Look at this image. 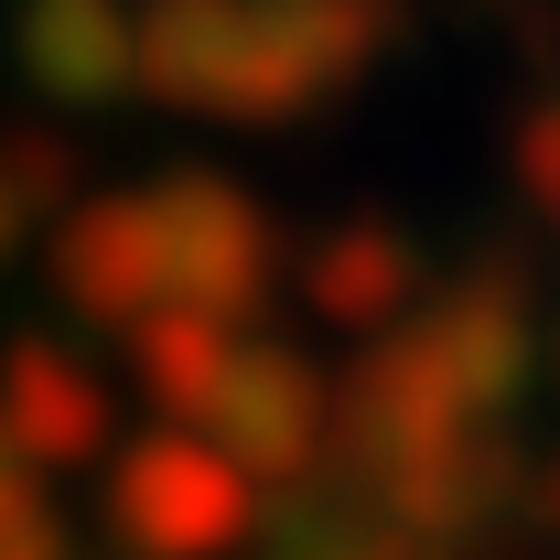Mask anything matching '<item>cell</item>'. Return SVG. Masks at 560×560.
<instances>
[{"label": "cell", "instance_id": "30bf717a", "mask_svg": "<svg viewBox=\"0 0 560 560\" xmlns=\"http://www.w3.org/2000/svg\"><path fill=\"white\" fill-rule=\"evenodd\" d=\"M517 184H528V206L560 226V97H539V108L517 119Z\"/></svg>", "mask_w": 560, "mask_h": 560}, {"label": "cell", "instance_id": "6da1fadb", "mask_svg": "<svg viewBox=\"0 0 560 560\" xmlns=\"http://www.w3.org/2000/svg\"><path fill=\"white\" fill-rule=\"evenodd\" d=\"M44 270L97 335H140L162 313H259V291L280 280V226L226 173H151L75 195L44 237Z\"/></svg>", "mask_w": 560, "mask_h": 560}, {"label": "cell", "instance_id": "8fae6325", "mask_svg": "<svg viewBox=\"0 0 560 560\" xmlns=\"http://www.w3.org/2000/svg\"><path fill=\"white\" fill-rule=\"evenodd\" d=\"M55 517V495H44V464L0 431V539H22V528H44Z\"/></svg>", "mask_w": 560, "mask_h": 560}, {"label": "cell", "instance_id": "277c9868", "mask_svg": "<svg viewBox=\"0 0 560 560\" xmlns=\"http://www.w3.org/2000/svg\"><path fill=\"white\" fill-rule=\"evenodd\" d=\"M108 539L130 560H237L270 539V486L206 431L162 420L108 453Z\"/></svg>", "mask_w": 560, "mask_h": 560}, {"label": "cell", "instance_id": "3957f363", "mask_svg": "<svg viewBox=\"0 0 560 560\" xmlns=\"http://www.w3.org/2000/svg\"><path fill=\"white\" fill-rule=\"evenodd\" d=\"M119 346H130V377L151 388V410L206 431L215 453H237L270 495L324 486L335 377L291 335H270L259 313H162V324H140Z\"/></svg>", "mask_w": 560, "mask_h": 560}, {"label": "cell", "instance_id": "8992f818", "mask_svg": "<svg viewBox=\"0 0 560 560\" xmlns=\"http://www.w3.org/2000/svg\"><path fill=\"white\" fill-rule=\"evenodd\" d=\"M11 55L33 75V97H55V108L140 97V0H22Z\"/></svg>", "mask_w": 560, "mask_h": 560}, {"label": "cell", "instance_id": "7a4b0ae2", "mask_svg": "<svg viewBox=\"0 0 560 560\" xmlns=\"http://www.w3.org/2000/svg\"><path fill=\"white\" fill-rule=\"evenodd\" d=\"M410 0H140V97L280 130L355 97L399 55Z\"/></svg>", "mask_w": 560, "mask_h": 560}, {"label": "cell", "instance_id": "52a82bcc", "mask_svg": "<svg viewBox=\"0 0 560 560\" xmlns=\"http://www.w3.org/2000/svg\"><path fill=\"white\" fill-rule=\"evenodd\" d=\"M0 431L44 464V475H66V464H97L108 453V431H119V399H108V377L66 355L55 335H22V346L0 355Z\"/></svg>", "mask_w": 560, "mask_h": 560}, {"label": "cell", "instance_id": "7c38bea8", "mask_svg": "<svg viewBox=\"0 0 560 560\" xmlns=\"http://www.w3.org/2000/svg\"><path fill=\"white\" fill-rule=\"evenodd\" d=\"M0 560H75L66 517H44V528H22V539H0Z\"/></svg>", "mask_w": 560, "mask_h": 560}, {"label": "cell", "instance_id": "ba28073f", "mask_svg": "<svg viewBox=\"0 0 560 560\" xmlns=\"http://www.w3.org/2000/svg\"><path fill=\"white\" fill-rule=\"evenodd\" d=\"M259 560H453V550H431L420 528H399L388 506H366L346 486H302V506L270 517Z\"/></svg>", "mask_w": 560, "mask_h": 560}, {"label": "cell", "instance_id": "5b68a950", "mask_svg": "<svg viewBox=\"0 0 560 560\" xmlns=\"http://www.w3.org/2000/svg\"><path fill=\"white\" fill-rule=\"evenodd\" d=\"M291 291H302L313 324H335V335H355V346H377L388 324H410V313H420L431 270H420V237L399 226V215H335V226L302 237Z\"/></svg>", "mask_w": 560, "mask_h": 560}, {"label": "cell", "instance_id": "9c48e42d", "mask_svg": "<svg viewBox=\"0 0 560 560\" xmlns=\"http://www.w3.org/2000/svg\"><path fill=\"white\" fill-rule=\"evenodd\" d=\"M75 206V140L66 130H0V259L55 237Z\"/></svg>", "mask_w": 560, "mask_h": 560}, {"label": "cell", "instance_id": "4fadbf2b", "mask_svg": "<svg viewBox=\"0 0 560 560\" xmlns=\"http://www.w3.org/2000/svg\"><path fill=\"white\" fill-rule=\"evenodd\" d=\"M528 517H539V528H560V442L528 464Z\"/></svg>", "mask_w": 560, "mask_h": 560}]
</instances>
